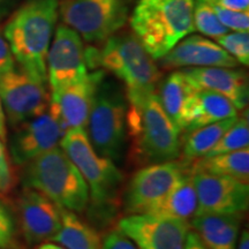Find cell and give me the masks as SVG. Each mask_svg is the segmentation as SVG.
I'll use <instances>...</instances> for the list:
<instances>
[{"instance_id":"1","label":"cell","mask_w":249,"mask_h":249,"mask_svg":"<svg viewBox=\"0 0 249 249\" xmlns=\"http://www.w3.org/2000/svg\"><path fill=\"white\" fill-rule=\"evenodd\" d=\"M59 14L58 0H28L5 26L4 36L20 68L42 85L46 58Z\"/></svg>"},{"instance_id":"2","label":"cell","mask_w":249,"mask_h":249,"mask_svg":"<svg viewBox=\"0 0 249 249\" xmlns=\"http://www.w3.org/2000/svg\"><path fill=\"white\" fill-rule=\"evenodd\" d=\"M87 67H103L126 87L128 105L139 107L155 92L161 74L157 65L135 36H111L101 50L85 49Z\"/></svg>"},{"instance_id":"3","label":"cell","mask_w":249,"mask_h":249,"mask_svg":"<svg viewBox=\"0 0 249 249\" xmlns=\"http://www.w3.org/2000/svg\"><path fill=\"white\" fill-rule=\"evenodd\" d=\"M194 0H139L129 23L134 36L155 60L194 31Z\"/></svg>"},{"instance_id":"4","label":"cell","mask_w":249,"mask_h":249,"mask_svg":"<svg viewBox=\"0 0 249 249\" xmlns=\"http://www.w3.org/2000/svg\"><path fill=\"white\" fill-rule=\"evenodd\" d=\"M127 134L133 140V154L141 164L178 160L181 142L179 130L161 107L160 97L151 93L139 107L128 105Z\"/></svg>"},{"instance_id":"5","label":"cell","mask_w":249,"mask_h":249,"mask_svg":"<svg viewBox=\"0 0 249 249\" xmlns=\"http://www.w3.org/2000/svg\"><path fill=\"white\" fill-rule=\"evenodd\" d=\"M23 185L48 196L61 209L83 213L89 187L62 149L55 147L26 164Z\"/></svg>"},{"instance_id":"6","label":"cell","mask_w":249,"mask_h":249,"mask_svg":"<svg viewBox=\"0 0 249 249\" xmlns=\"http://www.w3.org/2000/svg\"><path fill=\"white\" fill-rule=\"evenodd\" d=\"M60 145L86 180L93 207L103 213H107L117 202L123 173L113 160L95 151L82 127L68 129L62 136Z\"/></svg>"},{"instance_id":"7","label":"cell","mask_w":249,"mask_h":249,"mask_svg":"<svg viewBox=\"0 0 249 249\" xmlns=\"http://www.w3.org/2000/svg\"><path fill=\"white\" fill-rule=\"evenodd\" d=\"M126 92L105 77L99 83L88 121L89 141L98 155L111 160H119L123 156L127 134Z\"/></svg>"},{"instance_id":"8","label":"cell","mask_w":249,"mask_h":249,"mask_svg":"<svg viewBox=\"0 0 249 249\" xmlns=\"http://www.w3.org/2000/svg\"><path fill=\"white\" fill-rule=\"evenodd\" d=\"M64 23L88 43L105 42L128 18V0H68L60 9Z\"/></svg>"},{"instance_id":"9","label":"cell","mask_w":249,"mask_h":249,"mask_svg":"<svg viewBox=\"0 0 249 249\" xmlns=\"http://www.w3.org/2000/svg\"><path fill=\"white\" fill-rule=\"evenodd\" d=\"M188 166L172 160L149 164L138 171L124 192V209L129 214L150 213L182 178Z\"/></svg>"},{"instance_id":"10","label":"cell","mask_w":249,"mask_h":249,"mask_svg":"<svg viewBox=\"0 0 249 249\" xmlns=\"http://www.w3.org/2000/svg\"><path fill=\"white\" fill-rule=\"evenodd\" d=\"M0 101L9 124L18 127L48 110L50 97L45 85L15 67L0 75Z\"/></svg>"},{"instance_id":"11","label":"cell","mask_w":249,"mask_h":249,"mask_svg":"<svg viewBox=\"0 0 249 249\" xmlns=\"http://www.w3.org/2000/svg\"><path fill=\"white\" fill-rule=\"evenodd\" d=\"M49 111L18 126L11 140V156L17 165H26L60 143L68 130L65 121L49 103Z\"/></svg>"},{"instance_id":"12","label":"cell","mask_w":249,"mask_h":249,"mask_svg":"<svg viewBox=\"0 0 249 249\" xmlns=\"http://www.w3.org/2000/svg\"><path fill=\"white\" fill-rule=\"evenodd\" d=\"M188 220L135 213L121 218L118 230L139 249H183L189 232Z\"/></svg>"},{"instance_id":"13","label":"cell","mask_w":249,"mask_h":249,"mask_svg":"<svg viewBox=\"0 0 249 249\" xmlns=\"http://www.w3.org/2000/svg\"><path fill=\"white\" fill-rule=\"evenodd\" d=\"M46 73L51 95L88 74L82 38L66 24L55 30L46 58Z\"/></svg>"},{"instance_id":"14","label":"cell","mask_w":249,"mask_h":249,"mask_svg":"<svg viewBox=\"0 0 249 249\" xmlns=\"http://www.w3.org/2000/svg\"><path fill=\"white\" fill-rule=\"evenodd\" d=\"M192 176L198 203L196 216L204 213H244L248 209L247 182L205 172H194Z\"/></svg>"},{"instance_id":"15","label":"cell","mask_w":249,"mask_h":249,"mask_svg":"<svg viewBox=\"0 0 249 249\" xmlns=\"http://www.w3.org/2000/svg\"><path fill=\"white\" fill-rule=\"evenodd\" d=\"M21 227L28 244L51 241L61 225V208L48 196L24 187L18 198Z\"/></svg>"},{"instance_id":"16","label":"cell","mask_w":249,"mask_h":249,"mask_svg":"<svg viewBox=\"0 0 249 249\" xmlns=\"http://www.w3.org/2000/svg\"><path fill=\"white\" fill-rule=\"evenodd\" d=\"M104 77L105 71L103 70L93 71L60 91L52 93L50 104L55 107L68 129L75 127L86 128L98 86Z\"/></svg>"},{"instance_id":"17","label":"cell","mask_w":249,"mask_h":249,"mask_svg":"<svg viewBox=\"0 0 249 249\" xmlns=\"http://www.w3.org/2000/svg\"><path fill=\"white\" fill-rule=\"evenodd\" d=\"M160 61L166 68H236L239 65V62L218 43L198 35L185 37L169 53L160 58Z\"/></svg>"},{"instance_id":"18","label":"cell","mask_w":249,"mask_h":249,"mask_svg":"<svg viewBox=\"0 0 249 249\" xmlns=\"http://www.w3.org/2000/svg\"><path fill=\"white\" fill-rule=\"evenodd\" d=\"M196 90H211L226 97L238 110L248 104V80L245 71L226 67H195L182 71Z\"/></svg>"},{"instance_id":"19","label":"cell","mask_w":249,"mask_h":249,"mask_svg":"<svg viewBox=\"0 0 249 249\" xmlns=\"http://www.w3.org/2000/svg\"><path fill=\"white\" fill-rule=\"evenodd\" d=\"M234 117H238V108L223 95L211 90H196L183 107L179 132L189 133Z\"/></svg>"},{"instance_id":"20","label":"cell","mask_w":249,"mask_h":249,"mask_svg":"<svg viewBox=\"0 0 249 249\" xmlns=\"http://www.w3.org/2000/svg\"><path fill=\"white\" fill-rule=\"evenodd\" d=\"M244 213H204L192 220V227L209 249H235Z\"/></svg>"},{"instance_id":"21","label":"cell","mask_w":249,"mask_h":249,"mask_svg":"<svg viewBox=\"0 0 249 249\" xmlns=\"http://www.w3.org/2000/svg\"><path fill=\"white\" fill-rule=\"evenodd\" d=\"M197 195L189 169L171 189L163 201L160 202L149 214L189 220L197 213Z\"/></svg>"},{"instance_id":"22","label":"cell","mask_w":249,"mask_h":249,"mask_svg":"<svg viewBox=\"0 0 249 249\" xmlns=\"http://www.w3.org/2000/svg\"><path fill=\"white\" fill-rule=\"evenodd\" d=\"M188 169L192 173L205 172L248 183L249 150L245 148L210 157H201L193 161V164H189Z\"/></svg>"},{"instance_id":"23","label":"cell","mask_w":249,"mask_h":249,"mask_svg":"<svg viewBox=\"0 0 249 249\" xmlns=\"http://www.w3.org/2000/svg\"><path fill=\"white\" fill-rule=\"evenodd\" d=\"M51 241L66 249H101L102 245L96 230L66 209H61L60 229Z\"/></svg>"},{"instance_id":"24","label":"cell","mask_w":249,"mask_h":249,"mask_svg":"<svg viewBox=\"0 0 249 249\" xmlns=\"http://www.w3.org/2000/svg\"><path fill=\"white\" fill-rule=\"evenodd\" d=\"M196 91L182 71L171 73L160 86V104L165 113L179 130V121L186 103Z\"/></svg>"},{"instance_id":"25","label":"cell","mask_w":249,"mask_h":249,"mask_svg":"<svg viewBox=\"0 0 249 249\" xmlns=\"http://www.w3.org/2000/svg\"><path fill=\"white\" fill-rule=\"evenodd\" d=\"M236 119L238 117L229 118L187 133L182 147V163L189 165L207 155Z\"/></svg>"},{"instance_id":"26","label":"cell","mask_w":249,"mask_h":249,"mask_svg":"<svg viewBox=\"0 0 249 249\" xmlns=\"http://www.w3.org/2000/svg\"><path fill=\"white\" fill-rule=\"evenodd\" d=\"M249 145V124L246 118L242 117L240 119H236L235 123L223 134L222 138L218 140V142L213 145V149L203 157H210L226 152L236 151L240 149L248 148Z\"/></svg>"},{"instance_id":"27","label":"cell","mask_w":249,"mask_h":249,"mask_svg":"<svg viewBox=\"0 0 249 249\" xmlns=\"http://www.w3.org/2000/svg\"><path fill=\"white\" fill-rule=\"evenodd\" d=\"M193 21L195 30L214 39L229 33V29L218 18L209 0H194Z\"/></svg>"},{"instance_id":"28","label":"cell","mask_w":249,"mask_h":249,"mask_svg":"<svg viewBox=\"0 0 249 249\" xmlns=\"http://www.w3.org/2000/svg\"><path fill=\"white\" fill-rule=\"evenodd\" d=\"M218 44L231 54L239 64L249 65V35L248 31H234L218 37Z\"/></svg>"},{"instance_id":"29","label":"cell","mask_w":249,"mask_h":249,"mask_svg":"<svg viewBox=\"0 0 249 249\" xmlns=\"http://www.w3.org/2000/svg\"><path fill=\"white\" fill-rule=\"evenodd\" d=\"M210 1V0H209ZM218 18L229 30L248 31L249 30V12H234L219 7L210 1Z\"/></svg>"},{"instance_id":"30","label":"cell","mask_w":249,"mask_h":249,"mask_svg":"<svg viewBox=\"0 0 249 249\" xmlns=\"http://www.w3.org/2000/svg\"><path fill=\"white\" fill-rule=\"evenodd\" d=\"M15 229L8 210L0 202V249H15Z\"/></svg>"},{"instance_id":"31","label":"cell","mask_w":249,"mask_h":249,"mask_svg":"<svg viewBox=\"0 0 249 249\" xmlns=\"http://www.w3.org/2000/svg\"><path fill=\"white\" fill-rule=\"evenodd\" d=\"M101 249H139L136 245L119 230H111L102 240Z\"/></svg>"},{"instance_id":"32","label":"cell","mask_w":249,"mask_h":249,"mask_svg":"<svg viewBox=\"0 0 249 249\" xmlns=\"http://www.w3.org/2000/svg\"><path fill=\"white\" fill-rule=\"evenodd\" d=\"M12 186L11 166L4 142L0 140V192L7 193Z\"/></svg>"},{"instance_id":"33","label":"cell","mask_w":249,"mask_h":249,"mask_svg":"<svg viewBox=\"0 0 249 249\" xmlns=\"http://www.w3.org/2000/svg\"><path fill=\"white\" fill-rule=\"evenodd\" d=\"M15 68V59L7 40L0 34V75Z\"/></svg>"},{"instance_id":"34","label":"cell","mask_w":249,"mask_h":249,"mask_svg":"<svg viewBox=\"0 0 249 249\" xmlns=\"http://www.w3.org/2000/svg\"><path fill=\"white\" fill-rule=\"evenodd\" d=\"M219 7L234 12H249V0H210Z\"/></svg>"},{"instance_id":"35","label":"cell","mask_w":249,"mask_h":249,"mask_svg":"<svg viewBox=\"0 0 249 249\" xmlns=\"http://www.w3.org/2000/svg\"><path fill=\"white\" fill-rule=\"evenodd\" d=\"M183 249H209L205 246L203 242L201 241V239L198 238V235L195 232L189 231L187 234L185 247Z\"/></svg>"},{"instance_id":"36","label":"cell","mask_w":249,"mask_h":249,"mask_svg":"<svg viewBox=\"0 0 249 249\" xmlns=\"http://www.w3.org/2000/svg\"><path fill=\"white\" fill-rule=\"evenodd\" d=\"M0 140L6 143L7 141V123H6V114L0 101Z\"/></svg>"},{"instance_id":"37","label":"cell","mask_w":249,"mask_h":249,"mask_svg":"<svg viewBox=\"0 0 249 249\" xmlns=\"http://www.w3.org/2000/svg\"><path fill=\"white\" fill-rule=\"evenodd\" d=\"M235 249H249V234L247 230H244L241 232L240 239H239V242H236Z\"/></svg>"},{"instance_id":"38","label":"cell","mask_w":249,"mask_h":249,"mask_svg":"<svg viewBox=\"0 0 249 249\" xmlns=\"http://www.w3.org/2000/svg\"><path fill=\"white\" fill-rule=\"evenodd\" d=\"M36 249H66V248L62 247V246L51 244V242H45V244L39 245Z\"/></svg>"},{"instance_id":"39","label":"cell","mask_w":249,"mask_h":249,"mask_svg":"<svg viewBox=\"0 0 249 249\" xmlns=\"http://www.w3.org/2000/svg\"><path fill=\"white\" fill-rule=\"evenodd\" d=\"M9 1H11V0H0V15L4 13L6 6H7Z\"/></svg>"}]
</instances>
